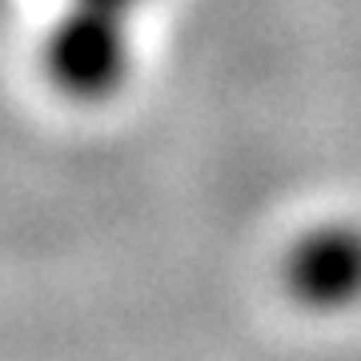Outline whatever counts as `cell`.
Masks as SVG:
<instances>
[{"instance_id": "1", "label": "cell", "mask_w": 361, "mask_h": 361, "mask_svg": "<svg viewBox=\"0 0 361 361\" xmlns=\"http://www.w3.org/2000/svg\"><path fill=\"white\" fill-rule=\"evenodd\" d=\"M40 65L52 89H61L73 101L113 97L133 68L129 16L92 4H68L44 32Z\"/></svg>"}, {"instance_id": "2", "label": "cell", "mask_w": 361, "mask_h": 361, "mask_svg": "<svg viewBox=\"0 0 361 361\" xmlns=\"http://www.w3.org/2000/svg\"><path fill=\"white\" fill-rule=\"evenodd\" d=\"M289 293L310 310L334 313L361 301V229L329 221L305 233L285 261Z\"/></svg>"}, {"instance_id": "3", "label": "cell", "mask_w": 361, "mask_h": 361, "mask_svg": "<svg viewBox=\"0 0 361 361\" xmlns=\"http://www.w3.org/2000/svg\"><path fill=\"white\" fill-rule=\"evenodd\" d=\"M68 4H92V8H109V13L133 16V13L145 4V0H68Z\"/></svg>"}]
</instances>
